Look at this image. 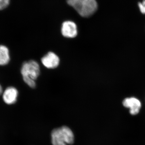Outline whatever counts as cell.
<instances>
[{
    "mask_svg": "<svg viewBox=\"0 0 145 145\" xmlns=\"http://www.w3.org/2000/svg\"><path fill=\"white\" fill-rule=\"evenodd\" d=\"M21 72L25 82L31 88L36 87L35 80L40 74L39 63L34 60L25 62L22 65Z\"/></svg>",
    "mask_w": 145,
    "mask_h": 145,
    "instance_id": "obj_1",
    "label": "cell"
},
{
    "mask_svg": "<svg viewBox=\"0 0 145 145\" xmlns=\"http://www.w3.org/2000/svg\"><path fill=\"white\" fill-rule=\"evenodd\" d=\"M67 1L84 18L92 16L98 8V4L96 0H67Z\"/></svg>",
    "mask_w": 145,
    "mask_h": 145,
    "instance_id": "obj_2",
    "label": "cell"
},
{
    "mask_svg": "<svg viewBox=\"0 0 145 145\" xmlns=\"http://www.w3.org/2000/svg\"><path fill=\"white\" fill-rule=\"evenodd\" d=\"M51 140L53 145L72 144L74 143V134L69 127L64 126L52 131Z\"/></svg>",
    "mask_w": 145,
    "mask_h": 145,
    "instance_id": "obj_3",
    "label": "cell"
},
{
    "mask_svg": "<svg viewBox=\"0 0 145 145\" xmlns=\"http://www.w3.org/2000/svg\"><path fill=\"white\" fill-rule=\"evenodd\" d=\"M123 105L125 107L129 109V113L135 115L140 112L142 108V103L135 97H127L123 101Z\"/></svg>",
    "mask_w": 145,
    "mask_h": 145,
    "instance_id": "obj_4",
    "label": "cell"
},
{
    "mask_svg": "<svg viewBox=\"0 0 145 145\" xmlns=\"http://www.w3.org/2000/svg\"><path fill=\"white\" fill-rule=\"evenodd\" d=\"M61 33L63 36L65 38H75L78 35L77 25L72 21H65L62 25Z\"/></svg>",
    "mask_w": 145,
    "mask_h": 145,
    "instance_id": "obj_5",
    "label": "cell"
},
{
    "mask_svg": "<svg viewBox=\"0 0 145 145\" xmlns=\"http://www.w3.org/2000/svg\"><path fill=\"white\" fill-rule=\"evenodd\" d=\"M41 62L44 67L48 69H55L60 63L59 57L52 52H48L41 59Z\"/></svg>",
    "mask_w": 145,
    "mask_h": 145,
    "instance_id": "obj_6",
    "label": "cell"
},
{
    "mask_svg": "<svg viewBox=\"0 0 145 145\" xmlns=\"http://www.w3.org/2000/svg\"><path fill=\"white\" fill-rule=\"evenodd\" d=\"M18 94V91L16 88L13 87H9L4 92L3 99L6 103L12 105L17 101Z\"/></svg>",
    "mask_w": 145,
    "mask_h": 145,
    "instance_id": "obj_7",
    "label": "cell"
},
{
    "mask_svg": "<svg viewBox=\"0 0 145 145\" xmlns=\"http://www.w3.org/2000/svg\"><path fill=\"white\" fill-rule=\"evenodd\" d=\"M10 57L8 48L4 45H0V65H5L10 61Z\"/></svg>",
    "mask_w": 145,
    "mask_h": 145,
    "instance_id": "obj_8",
    "label": "cell"
},
{
    "mask_svg": "<svg viewBox=\"0 0 145 145\" xmlns=\"http://www.w3.org/2000/svg\"><path fill=\"white\" fill-rule=\"evenodd\" d=\"M10 0H0V10H3L8 7Z\"/></svg>",
    "mask_w": 145,
    "mask_h": 145,
    "instance_id": "obj_9",
    "label": "cell"
},
{
    "mask_svg": "<svg viewBox=\"0 0 145 145\" xmlns=\"http://www.w3.org/2000/svg\"><path fill=\"white\" fill-rule=\"evenodd\" d=\"M138 6L141 13L145 14V0H143L142 2L139 3Z\"/></svg>",
    "mask_w": 145,
    "mask_h": 145,
    "instance_id": "obj_10",
    "label": "cell"
},
{
    "mask_svg": "<svg viewBox=\"0 0 145 145\" xmlns=\"http://www.w3.org/2000/svg\"><path fill=\"white\" fill-rule=\"evenodd\" d=\"M3 93V88L0 85V95L2 94Z\"/></svg>",
    "mask_w": 145,
    "mask_h": 145,
    "instance_id": "obj_11",
    "label": "cell"
}]
</instances>
